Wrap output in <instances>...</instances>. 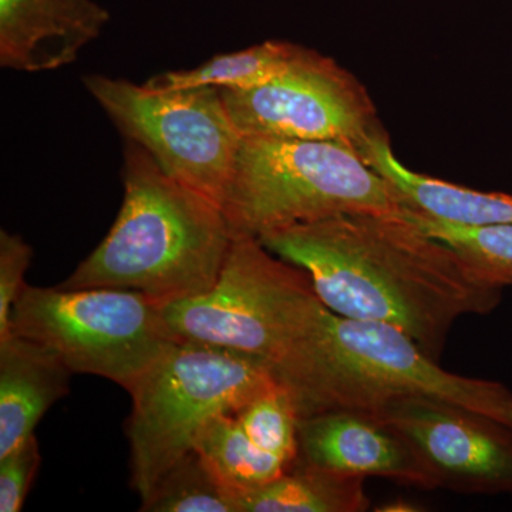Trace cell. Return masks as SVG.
<instances>
[{"label":"cell","mask_w":512,"mask_h":512,"mask_svg":"<svg viewBox=\"0 0 512 512\" xmlns=\"http://www.w3.org/2000/svg\"><path fill=\"white\" fill-rule=\"evenodd\" d=\"M259 241L305 271L330 311L394 326L436 360L458 319L488 315L503 299L504 288L406 210L335 215Z\"/></svg>","instance_id":"6da1fadb"},{"label":"cell","mask_w":512,"mask_h":512,"mask_svg":"<svg viewBox=\"0 0 512 512\" xmlns=\"http://www.w3.org/2000/svg\"><path fill=\"white\" fill-rule=\"evenodd\" d=\"M269 365L298 419L330 410L373 412L399 397L424 396L512 429V392L505 384L447 372L402 330L343 318L319 298Z\"/></svg>","instance_id":"7a4b0ae2"},{"label":"cell","mask_w":512,"mask_h":512,"mask_svg":"<svg viewBox=\"0 0 512 512\" xmlns=\"http://www.w3.org/2000/svg\"><path fill=\"white\" fill-rule=\"evenodd\" d=\"M123 184L109 234L57 286L131 289L160 303L210 291L234 241L220 205L170 177L133 141L124 148Z\"/></svg>","instance_id":"3957f363"},{"label":"cell","mask_w":512,"mask_h":512,"mask_svg":"<svg viewBox=\"0 0 512 512\" xmlns=\"http://www.w3.org/2000/svg\"><path fill=\"white\" fill-rule=\"evenodd\" d=\"M234 237L353 212H403L402 195L348 144L241 137L221 205Z\"/></svg>","instance_id":"277c9868"},{"label":"cell","mask_w":512,"mask_h":512,"mask_svg":"<svg viewBox=\"0 0 512 512\" xmlns=\"http://www.w3.org/2000/svg\"><path fill=\"white\" fill-rule=\"evenodd\" d=\"M276 384L271 365L247 353L191 340L165 350L128 392L131 485L141 501L195 451L212 419L238 412Z\"/></svg>","instance_id":"5b68a950"},{"label":"cell","mask_w":512,"mask_h":512,"mask_svg":"<svg viewBox=\"0 0 512 512\" xmlns=\"http://www.w3.org/2000/svg\"><path fill=\"white\" fill-rule=\"evenodd\" d=\"M10 330L53 350L73 373L104 377L127 392L178 342L160 302L119 288L26 285Z\"/></svg>","instance_id":"8992f818"},{"label":"cell","mask_w":512,"mask_h":512,"mask_svg":"<svg viewBox=\"0 0 512 512\" xmlns=\"http://www.w3.org/2000/svg\"><path fill=\"white\" fill-rule=\"evenodd\" d=\"M311 278L252 237H234L210 291L161 303L177 340L205 343L272 362L312 302Z\"/></svg>","instance_id":"52a82bcc"},{"label":"cell","mask_w":512,"mask_h":512,"mask_svg":"<svg viewBox=\"0 0 512 512\" xmlns=\"http://www.w3.org/2000/svg\"><path fill=\"white\" fill-rule=\"evenodd\" d=\"M84 86L127 141L221 207L241 134L220 89L156 90L103 74L84 77Z\"/></svg>","instance_id":"ba28073f"},{"label":"cell","mask_w":512,"mask_h":512,"mask_svg":"<svg viewBox=\"0 0 512 512\" xmlns=\"http://www.w3.org/2000/svg\"><path fill=\"white\" fill-rule=\"evenodd\" d=\"M241 137L335 141L362 153L384 133L373 101L348 70L303 47L274 79L248 90H221Z\"/></svg>","instance_id":"9c48e42d"},{"label":"cell","mask_w":512,"mask_h":512,"mask_svg":"<svg viewBox=\"0 0 512 512\" xmlns=\"http://www.w3.org/2000/svg\"><path fill=\"white\" fill-rule=\"evenodd\" d=\"M369 413L410 444L437 488L512 495V429L507 424L424 396L399 397Z\"/></svg>","instance_id":"30bf717a"},{"label":"cell","mask_w":512,"mask_h":512,"mask_svg":"<svg viewBox=\"0 0 512 512\" xmlns=\"http://www.w3.org/2000/svg\"><path fill=\"white\" fill-rule=\"evenodd\" d=\"M299 457L352 477H380L434 490L436 483L410 444L369 412L330 410L298 421Z\"/></svg>","instance_id":"8fae6325"},{"label":"cell","mask_w":512,"mask_h":512,"mask_svg":"<svg viewBox=\"0 0 512 512\" xmlns=\"http://www.w3.org/2000/svg\"><path fill=\"white\" fill-rule=\"evenodd\" d=\"M110 20L94 0H0V64L49 72L76 62Z\"/></svg>","instance_id":"7c38bea8"},{"label":"cell","mask_w":512,"mask_h":512,"mask_svg":"<svg viewBox=\"0 0 512 512\" xmlns=\"http://www.w3.org/2000/svg\"><path fill=\"white\" fill-rule=\"evenodd\" d=\"M74 373L53 350L10 332L0 336V456L35 434L67 396Z\"/></svg>","instance_id":"4fadbf2b"},{"label":"cell","mask_w":512,"mask_h":512,"mask_svg":"<svg viewBox=\"0 0 512 512\" xmlns=\"http://www.w3.org/2000/svg\"><path fill=\"white\" fill-rule=\"evenodd\" d=\"M360 154L394 185L410 210L468 227L512 225V195L470 190L416 173L397 160L386 133L370 140Z\"/></svg>","instance_id":"5bb4252c"},{"label":"cell","mask_w":512,"mask_h":512,"mask_svg":"<svg viewBox=\"0 0 512 512\" xmlns=\"http://www.w3.org/2000/svg\"><path fill=\"white\" fill-rule=\"evenodd\" d=\"M363 483L298 456L281 477L239 498V512H363L370 507Z\"/></svg>","instance_id":"9a60e30c"},{"label":"cell","mask_w":512,"mask_h":512,"mask_svg":"<svg viewBox=\"0 0 512 512\" xmlns=\"http://www.w3.org/2000/svg\"><path fill=\"white\" fill-rule=\"evenodd\" d=\"M195 451L214 477L238 498V505L239 498L281 477L295 463L256 446L234 413L212 419Z\"/></svg>","instance_id":"2e32d148"},{"label":"cell","mask_w":512,"mask_h":512,"mask_svg":"<svg viewBox=\"0 0 512 512\" xmlns=\"http://www.w3.org/2000/svg\"><path fill=\"white\" fill-rule=\"evenodd\" d=\"M303 50L281 40H268L241 52L212 57L190 70H173L151 77L146 84L156 90L217 87L220 90H248L261 86L284 72Z\"/></svg>","instance_id":"e0dca14e"},{"label":"cell","mask_w":512,"mask_h":512,"mask_svg":"<svg viewBox=\"0 0 512 512\" xmlns=\"http://www.w3.org/2000/svg\"><path fill=\"white\" fill-rule=\"evenodd\" d=\"M144 512H239L238 498L208 470L197 451L185 456L156 485Z\"/></svg>","instance_id":"ac0fdd59"},{"label":"cell","mask_w":512,"mask_h":512,"mask_svg":"<svg viewBox=\"0 0 512 512\" xmlns=\"http://www.w3.org/2000/svg\"><path fill=\"white\" fill-rule=\"evenodd\" d=\"M406 214L433 237L460 252L485 281L500 288L512 285V225L468 227L436 220L406 208Z\"/></svg>","instance_id":"d6986e66"},{"label":"cell","mask_w":512,"mask_h":512,"mask_svg":"<svg viewBox=\"0 0 512 512\" xmlns=\"http://www.w3.org/2000/svg\"><path fill=\"white\" fill-rule=\"evenodd\" d=\"M239 426L256 446L289 461L299 456L298 414L284 387L259 394L234 413Z\"/></svg>","instance_id":"ffe728a7"},{"label":"cell","mask_w":512,"mask_h":512,"mask_svg":"<svg viewBox=\"0 0 512 512\" xmlns=\"http://www.w3.org/2000/svg\"><path fill=\"white\" fill-rule=\"evenodd\" d=\"M42 464L35 434L0 456V512H19Z\"/></svg>","instance_id":"44dd1931"},{"label":"cell","mask_w":512,"mask_h":512,"mask_svg":"<svg viewBox=\"0 0 512 512\" xmlns=\"http://www.w3.org/2000/svg\"><path fill=\"white\" fill-rule=\"evenodd\" d=\"M32 256V248L20 235L0 231V336L10 332L13 306L28 285L25 275Z\"/></svg>","instance_id":"7402d4cb"},{"label":"cell","mask_w":512,"mask_h":512,"mask_svg":"<svg viewBox=\"0 0 512 512\" xmlns=\"http://www.w3.org/2000/svg\"><path fill=\"white\" fill-rule=\"evenodd\" d=\"M419 508H416V505L409 503H392L389 505H384L383 508H380L379 511H392V512H409V511H417Z\"/></svg>","instance_id":"603a6c76"}]
</instances>
